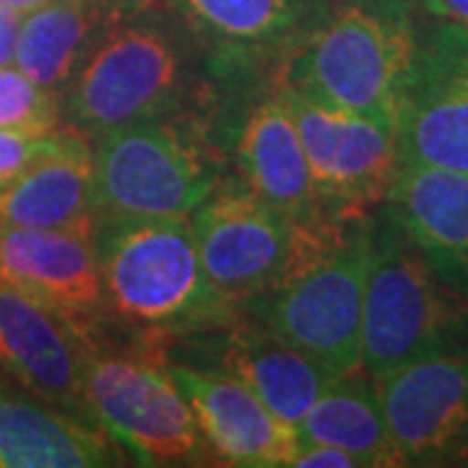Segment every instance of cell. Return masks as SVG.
Returning a JSON list of instances; mask_svg holds the SVG:
<instances>
[{
  "instance_id": "6da1fadb",
  "label": "cell",
  "mask_w": 468,
  "mask_h": 468,
  "mask_svg": "<svg viewBox=\"0 0 468 468\" xmlns=\"http://www.w3.org/2000/svg\"><path fill=\"white\" fill-rule=\"evenodd\" d=\"M208 55L172 8H141L101 34L60 94V110L89 141L149 120L187 115Z\"/></svg>"
},
{
  "instance_id": "7a4b0ae2",
  "label": "cell",
  "mask_w": 468,
  "mask_h": 468,
  "mask_svg": "<svg viewBox=\"0 0 468 468\" xmlns=\"http://www.w3.org/2000/svg\"><path fill=\"white\" fill-rule=\"evenodd\" d=\"M372 218L346 214L304 224L282 276L237 304L250 320L304 351L335 378L362 369V304Z\"/></svg>"
},
{
  "instance_id": "3957f363",
  "label": "cell",
  "mask_w": 468,
  "mask_h": 468,
  "mask_svg": "<svg viewBox=\"0 0 468 468\" xmlns=\"http://www.w3.org/2000/svg\"><path fill=\"white\" fill-rule=\"evenodd\" d=\"M94 245L107 310L135 328L208 334L237 313L206 276L190 217L100 218Z\"/></svg>"
},
{
  "instance_id": "277c9868",
  "label": "cell",
  "mask_w": 468,
  "mask_h": 468,
  "mask_svg": "<svg viewBox=\"0 0 468 468\" xmlns=\"http://www.w3.org/2000/svg\"><path fill=\"white\" fill-rule=\"evenodd\" d=\"M419 0H328L284 66L310 100L396 122L424 27Z\"/></svg>"
},
{
  "instance_id": "5b68a950",
  "label": "cell",
  "mask_w": 468,
  "mask_h": 468,
  "mask_svg": "<svg viewBox=\"0 0 468 468\" xmlns=\"http://www.w3.org/2000/svg\"><path fill=\"white\" fill-rule=\"evenodd\" d=\"M466 346L468 297L437 276L383 208L369 232L362 369L378 380L417 359Z\"/></svg>"
},
{
  "instance_id": "8992f818",
  "label": "cell",
  "mask_w": 468,
  "mask_h": 468,
  "mask_svg": "<svg viewBox=\"0 0 468 468\" xmlns=\"http://www.w3.org/2000/svg\"><path fill=\"white\" fill-rule=\"evenodd\" d=\"M97 211L107 217H190L221 177L217 146L196 117L117 128L91 141Z\"/></svg>"
},
{
  "instance_id": "52a82bcc",
  "label": "cell",
  "mask_w": 468,
  "mask_h": 468,
  "mask_svg": "<svg viewBox=\"0 0 468 468\" xmlns=\"http://www.w3.org/2000/svg\"><path fill=\"white\" fill-rule=\"evenodd\" d=\"M84 385L91 421L135 463H201L208 452L196 414L167 365L144 354L104 351L94 344Z\"/></svg>"
},
{
  "instance_id": "ba28073f",
  "label": "cell",
  "mask_w": 468,
  "mask_h": 468,
  "mask_svg": "<svg viewBox=\"0 0 468 468\" xmlns=\"http://www.w3.org/2000/svg\"><path fill=\"white\" fill-rule=\"evenodd\" d=\"M190 224L208 282L232 304L273 284L304 234V224L273 208L239 177L221 180L193 208Z\"/></svg>"
},
{
  "instance_id": "9c48e42d",
  "label": "cell",
  "mask_w": 468,
  "mask_h": 468,
  "mask_svg": "<svg viewBox=\"0 0 468 468\" xmlns=\"http://www.w3.org/2000/svg\"><path fill=\"white\" fill-rule=\"evenodd\" d=\"M325 214L383 201L401 162L396 122L310 100L282 84Z\"/></svg>"
},
{
  "instance_id": "30bf717a",
  "label": "cell",
  "mask_w": 468,
  "mask_h": 468,
  "mask_svg": "<svg viewBox=\"0 0 468 468\" xmlns=\"http://www.w3.org/2000/svg\"><path fill=\"white\" fill-rule=\"evenodd\" d=\"M396 133L401 159L468 175V27L424 21Z\"/></svg>"
},
{
  "instance_id": "8fae6325",
  "label": "cell",
  "mask_w": 468,
  "mask_h": 468,
  "mask_svg": "<svg viewBox=\"0 0 468 468\" xmlns=\"http://www.w3.org/2000/svg\"><path fill=\"white\" fill-rule=\"evenodd\" d=\"M372 383L401 466L468 458V351L417 359Z\"/></svg>"
},
{
  "instance_id": "7c38bea8",
  "label": "cell",
  "mask_w": 468,
  "mask_h": 468,
  "mask_svg": "<svg viewBox=\"0 0 468 468\" xmlns=\"http://www.w3.org/2000/svg\"><path fill=\"white\" fill-rule=\"evenodd\" d=\"M91 349V323L0 284V375L24 393L91 421L84 385Z\"/></svg>"
},
{
  "instance_id": "4fadbf2b",
  "label": "cell",
  "mask_w": 468,
  "mask_h": 468,
  "mask_svg": "<svg viewBox=\"0 0 468 468\" xmlns=\"http://www.w3.org/2000/svg\"><path fill=\"white\" fill-rule=\"evenodd\" d=\"M198 37L224 76L286 60L318 24L328 0H162Z\"/></svg>"
},
{
  "instance_id": "5bb4252c",
  "label": "cell",
  "mask_w": 468,
  "mask_h": 468,
  "mask_svg": "<svg viewBox=\"0 0 468 468\" xmlns=\"http://www.w3.org/2000/svg\"><path fill=\"white\" fill-rule=\"evenodd\" d=\"M172 380L190 403L208 451L239 468H282L294 463L297 427L279 419L248 385L221 369L172 362Z\"/></svg>"
},
{
  "instance_id": "9a60e30c",
  "label": "cell",
  "mask_w": 468,
  "mask_h": 468,
  "mask_svg": "<svg viewBox=\"0 0 468 468\" xmlns=\"http://www.w3.org/2000/svg\"><path fill=\"white\" fill-rule=\"evenodd\" d=\"M0 284L86 323L107 313L91 229L0 227Z\"/></svg>"
},
{
  "instance_id": "2e32d148",
  "label": "cell",
  "mask_w": 468,
  "mask_h": 468,
  "mask_svg": "<svg viewBox=\"0 0 468 468\" xmlns=\"http://www.w3.org/2000/svg\"><path fill=\"white\" fill-rule=\"evenodd\" d=\"M383 201L430 268L468 297V175L401 159Z\"/></svg>"
},
{
  "instance_id": "e0dca14e",
  "label": "cell",
  "mask_w": 468,
  "mask_h": 468,
  "mask_svg": "<svg viewBox=\"0 0 468 468\" xmlns=\"http://www.w3.org/2000/svg\"><path fill=\"white\" fill-rule=\"evenodd\" d=\"M234 159L239 180L297 224H310L325 214L315 196L300 131L279 86L252 101L234 133Z\"/></svg>"
},
{
  "instance_id": "ac0fdd59",
  "label": "cell",
  "mask_w": 468,
  "mask_h": 468,
  "mask_svg": "<svg viewBox=\"0 0 468 468\" xmlns=\"http://www.w3.org/2000/svg\"><path fill=\"white\" fill-rule=\"evenodd\" d=\"M217 334L208 344V354H214L208 359H217L221 372L248 385L276 417L294 427L335 380L331 369L250 320L232 318Z\"/></svg>"
},
{
  "instance_id": "d6986e66",
  "label": "cell",
  "mask_w": 468,
  "mask_h": 468,
  "mask_svg": "<svg viewBox=\"0 0 468 468\" xmlns=\"http://www.w3.org/2000/svg\"><path fill=\"white\" fill-rule=\"evenodd\" d=\"M91 141L68 128L60 146L0 187V227L97 229Z\"/></svg>"
},
{
  "instance_id": "ffe728a7",
  "label": "cell",
  "mask_w": 468,
  "mask_h": 468,
  "mask_svg": "<svg viewBox=\"0 0 468 468\" xmlns=\"http://www.w3.org/2000/svg\"><path fill=\"white\" fill-rule=\"evenodd\" d=\"M120 463L97 424L11 390L0 380V468H101Z\"/></svg>"
},
{
  "instance_id": "44dd1931",
  "label": "cell",
  "mask_w": 468,
  "mask_h": 468,
  "mask_svg": "<svg viewBox=\"0 0 468 468\" xmlns=\"http://www.w3.org/2000/svg\"><path fill=\"white\" fill-rule=\"evenodd\" d=\"M297 435L300 440L338 445L359 458L362 466H401V458L388 435L375 383L356 378V372L335 378L320 393L318 401L297 424Z\"/></svg>"
},
{
  "instance_id": "7402d4cb",
  "label": "cell",
  "mask_w": 468,
  "mask_h": 468,
  "mask_svg": "<svg viewBox=\"0 0 468 468\" xmlns=\"http://www.w3.org/2000/svg\"><path fill=\"white\" fill-rule=\"evenodd\" d=\"M63 120L60 97L32 81L14 63L0 66V128L21 133H50Z\"/></svg>"
},
{
  "instance_id": "603a6c76",
  "label": "cell",
  "mask_w": 468,
  "mask_h": 468,
  "mask_svg": "<svg viewBox=\"0 0 468 468\" xmlns=\"http://www.w3.org/2000/svg\"><path fill=\"white\" fill-rule=\"evenodd\" d=\"M63 135H66L63 128L50 133H21V131L0 128V187L14 183L39 156L58 149Z\"/></svg>"
},
{
  "instance_id": "cb8c5ba5",
  "label": "cell",
  "mask_w": 468,
  "mask_h": 468,
  "mask_svg": "<svg viewBox=\"0 0 468 468\" xmlns=\"http://www.w3.org/2000/svg\"><path fill=\"white\" fill-rule=\"evenodd\" d=\"M297 468H362L359 458L349 451L331 445V442H315V440H300V448L294 455Z\"/></svg>"
},
{
  "instance_id": "d4e9b609",
  "label": "cell",
  "mask_w": 468,
  "mask_h": 468,
  "mask_svg": "<svg viewBox=\"0 0 468 468\" xmlns=\"http://www.w3.org/2000/svg\"><path fill=\"white\" fill-rule=\"evenodd\" d=\"M21 18H24V11L8 8V5H0V66L14 63Z\"/></svg>"
},
{
  "instance_id": "484cf974",
  "label": "cell",
  "mask_w": 468,
  "mask_h": 468,
  "mask_svg": "<svg viewBox=\"0 0 468 468\" xmlns=\"http://www.w3.org/2000/svg\"><path fill=\"white\" fill-rule=\"evenodd\" d=\"M427 18L455 21L468 27V0H419Z\"/></svg>"
},
{
  "instance_id": "4316f807",
  "label": "cell",
  "mask_w": 468,
  "mask_h": 468,
  "mask_svg": "<svg viewBox=\"0 0 468 468\" xmlns=\"http://www.w3.org/2000/svg\"><path fill=\"white\" fill-rule=\"evenodd\" d=\"M39 3H45V0H0V5H8V8H16V11H32L37 8Z\"/></svg>"
},
{
  "instance_id": "83f0119b",
  "label": "cell",
  "mask_w": 468,
  "mask_h": 468,
  "mask_svg": "<svg viewBox=\"0 0 468 468\" xmlns=\"http://www.w3.org/2000/svg\"><path fill=\"white\" fill-rule=\"evenodd\" d=\"M0 380H3V375H0Z\"/></svg>"
}]
</instances>
